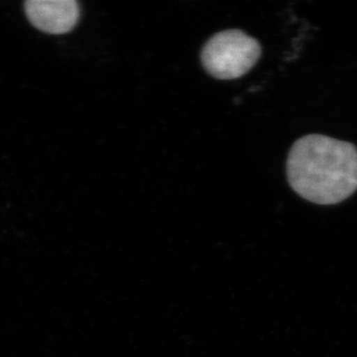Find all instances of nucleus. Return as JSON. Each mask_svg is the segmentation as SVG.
Listing matches in <instances>:
<instances>
[{"instance_id":"2","label":"nucleus","mask_w":357,"mask_h":357,"mask_svg":"<svg viewBox=\"0 0 357 357\" xmlns=\"http://www.w3.org/2000/svg\"><path fill=\"white\" fill-rule=\"evenodd\" d=\"M261 56L257 40L241 30L218 32L206 44L201 53L204 70L218 79H234L252 69Z\"/></svg>"},{"instance_id":"3","label":"nucleus","mask_w":357,"mask_h":357,"mask_svg":"<svg viewBox=\"0 0 357 357\" xmlns=\"http://www.w3.org/2000/svg\"><path fill=\"white\" fill-rule=\"evenodd\" d=\"M25 11L35 27L51 34L69 32L79 18V6L75 0H29Z\"/></svg>"},{"instance_id":"1","label":"nucleus","mask_w":357,"mask_h":357,"mask_svg":"<svg viewBox=\"0 0 357 357\" xmlns=\"http://www.w3.org/2000/svg\"><path fill=\"white\" fill-rule=\"evenodd\" d=\"M287 176L294 191L307 201L340 203L357 190V148L321 134L304 136L289 152Z\"/></svg>"}]
</instances>
